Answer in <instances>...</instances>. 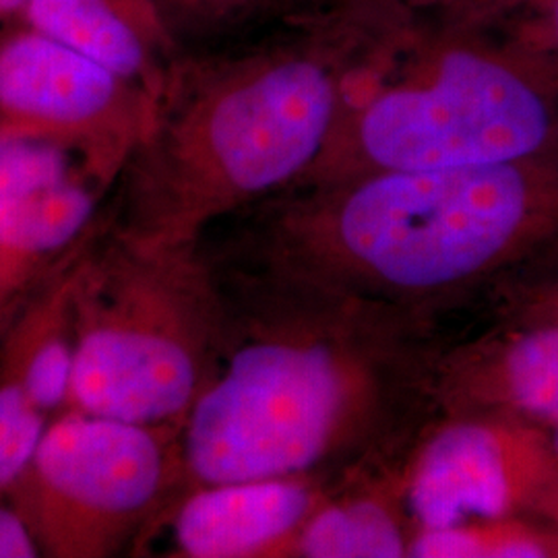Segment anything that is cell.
Here are the masks:
<instances>
[{
	"label": "cell",
	"mask_w": 558,
	"mask_h": 558,
	"mask_svg": "<svg viewBox=\"0 0 558 558\" xmlns=\"http://www.w3.org/2000/svg\"><path fill=\"white\" fill-rule=\"evenodd\" d=\"M89 236L36 281L0 333V377L17 385L50 418L64 412L71 391L75 288Z\"/></svg>",
	"instance_id": "cell-12"
},
{
	"label": "cell",
	"mask_w": 558,
	"mask_h": 558,
	"mask_svg": "<svg viewBox=\"0 0 558 558\" xmlns=\"http://www.w3.org/2000/svg\"><path fill=\"white\" fill-rule=\"evenodd\" d=\"M405 468L336 486L300 530L290 558L410 557L418 527L405 499Z\"/></svg>",
	"instance_id": "cell-14"
},
{
	"label": "cell",
	"mask_w": 558,
	"mask_h": 558,
	"mask_svg": "<svg viewBox=\"0 0 558 558\" xmlns=\"http://www.w3.org/2000/svg\"><path fill=\"white\" fill-rule=\"evenodd\" d=\"M156 96L40 29L0 27V131L60 141L119 180Z\"/></svg>",
	"instance_id": "cell-8"
},
{
	"label": "cell",
	"mask_w": 558,
	"mask_h": 558,
	"mask_svg": "<svg viewBox=\"0 0 558 558\" xmlns=\"http://www.w3.org/2000/svg\"><path fill=\"white\" fill-rule=\"evenodd\" d=\"M396 20L493 32L548 0H368Z\"/></svg>",
	"instance_id": "cell-17"
},
{
	"label": "cell",
	"mask_w": 558,
	"mask_h": 558,
	"mask_svg": "<svg viewBox=\"0 0 558 558\" xmlns=\"http://www.w3.org/2000/svg\"><path fill=\"white\" fill-rule=\"evenodd\" d=\"M418 530L472 521L558 527V453L548 428L500 414H439L405 468Z\"/></svg>",
	"instance_id": "cell-7"
},
{
	"label": "cell",
	"mask_w": 558,
	"mask_h": 558,
	"mask_svg": "<svg viewBox=\"0 0 558 558\" xmlns=\"http://www.w3.org/2000/svg\"><path fill=\"white\" fill-rule=\"evenodd\" d=\"M338 0H154L180 54L253 40L308 20Z\"/></svg>",
	"instance_id": "cell-15"
},
{
	"label": "cell",
	"mask_w": 558,
	"mask_h": 558,
	"mask_svg": "<svg viewBox=\"0 0 558 558\" xmlns=\"http://www.w3.org/2000/svg\"><path fill=\"white\" fill-rule=\"evenodd\" d=\"M439 414H500L550 424L558 418V325H502L449 338L440 352Z\"/></svg>",
	"instance_id": "cell-11"
},
{
	"label": "cell",
	"mask_w": 558,
	"mask_h": 558,
	"mask_svg": "<svg viewBox=\"0 0 558 558\" xmlns=\"http://www.w3.org/2000/svg\"><path fill=\"white\" fill-rule=\"evenodd\" d=\"M216 228L220 240L201 239L216 265L442 325L558 269V145L499 163L294 184Z\"/></svg>",
	"instance_id": "cell-2"
},
{
	"label": "cell",
	"mask_w": 558,
	"mask_h": 558,
	"mask_svg": "<svg viewBox=\"0 0 558 558\" xmlns=\"http://www.w3.org/2000/svg\"><path fill=\"white\" fill-rule=\"evenodd\" d=\"M117 180L60 141L0 131V311H15L36 281L98 223Z\"/></svg>",
	"instance_id": "cell-9"
},
{
	"label": "cell",
	"mask_w": 558,
	"mask_h": 558,
	"mask_svg": "<svg viewBox=\"0 0 558 558\" xmlns=\"http://www.w3.org/2000/svg\"><path fill=\"white\" fill-rule=\"evenodd\" d=\"M555 145L557 62L497 32L398 20L294 184L499 163Z\"/></svg>",
	"instance_id": "cell-4"
},
{
	"label": "cell",
	"mask_w": 558,
	"mask_h": 558,
	"mask_svg": "<svg viewBox=\"0 0 558 558\" xmlns=\"http://www.w3.org/2000/svg\"><path fill=\"white\" fill-rule=\"evenodd\" d=\"M40 548L20 513L4 500L0 502V558H36Z\"/></svg>",
	"instance_id": "cell-20"
},
{
	"label": "cell",
	"mask_w": 558,
	"mask_h": 558,
	"mask_svg": "<svg viewBox=\"0 0 558 558\" xmlns=\"http://www.w3.org/2000/svg\"><path fill=\"white\" fill-rule=\"evenodd\" d=\"M493 32L521 50L558 64V0L523 11Z\"/></svg>",
	"instance_id": "cell-19"
},
{
	"label": "cell",
	"mask_w": 558,
	"mask_h": 558,
	"mask_svg": "<svg viewBox=\"0 0 558 558\" xmlns=\"http://www.w3.org/2000/svg\"><path fill=\"white\" fill-rule=\"evenodd\" d=\"M221 341L220 281L201 242L96 230L81 253L64 410L180 430Z\"/></svg>",
	"instance_id": "cell-5"
},
{
	"label": "cell",
	"mask_w": 558,
	"mask_h": 558,
	"mask_svg": "<svg viewBox=\"0 0 558 558\" xmlns=\"http://www.w3.org/2000/svg\"><path fill=\"white\" fill-rule=\"evenodd\" d=\"M211 265L223 341L180 428L182 493L267 478L339 486L408 463L439 416L442 327L299 279Z\"/></svg>",
	"instance_id": "cell-1"
},
{
	"label": "cell",
	"mask_w": 558,
	"mask_h": 558,
	"mask_svg": "<svg viewBox=\"0 0 558 558\" xmlns=\"http://www.w3.org/2000/svg\"><path fill=\"white\" fill-rule=\"evenodd\" d=\"M184 490L179 428L64 410L48 424L7 502L40 557L140 555Z\"/></svg>",
	"instance_id": "cell-6"
},
{
	"label": "cell",
	"mask_w": 558,
	"mask_h": 558,
	"mask_svg": "<svg viewBox=\"0 0 558 558\" xmlns=\"http://www.w3.org/2000/svg\"><path fill=\"white\" fill-rule=\"evenodd\" d=\"M546 428H548V435H550V440L555 445V451L558 453V418L553 420L550 424H546Z\"/></svg>",
	"instance_id": "cell-22"
},
{
	"label": "cell",
	"mask_w": 558,
	"mask_h": 558,
	"mask_svg": "<svg viewBox=\"0 0 558 558\" xmlns=\"http://www.w3.org/2000/svg\"><path fill=\"white\" fill-rule=\"evenodd\" d=\"M385 32L375 7L338 0L259 38L180 54L117 180L110 228L147 242H199L292 186Z\"/></svg>",
	"instance_id": "cell-3"
},
{
	"label": "cell",
	"mask_w": 558,
	"mask_h": 558,
	"mask_svg": "<svg viewBox=\"0 0 558 558\" xmlns=\"http://www.w3.org/2000/svg\"><path fill=\"white\" fill-rule=\"evenodd\" d=\"M25 4L27 0H0V27L21 21Z\"/></svg>",
	"instance_id": "cell-21"
},
{
	"label": "cell",
	"mask_w": 558,
	"mask_h": 558,
	"mask_svg": "<svg viewBox=\"0 0 558 558\" xmlns=\"http://www.w3.org/2000/svg\"><path fill=\"white\" fill-rule=\"evenodd\" d=\"M13 315H15V311H13V313H2V311H0V333H2V329L7 327V323L11 320Z\"/></svg>",
	"instance_id": "cell-23"
},
{
	"label": "cell",
	"mask_w": 558,
	"mask_h": 558,
	"mask_svg": "<svg viewBox=\"0 0 558 558\" xmlns=\"http://www.w3.org/2000/svg\"><path fill=\"white\" fill-rule=\"evenodd\" d=\"M50 422L25 391L0 377V502L27 468Z\"/></svg>",
	"instance_id": "cell-16"
},
{
	"label": "cell",
	"mask_w": 558,
	"mask_h": 558,
	"mask_svg": "<svg viewBox=\"0 0 558 558\" xmlns=\"http://www.w3.org/2000/svg\"><path fill=\"white\" fill-rule=\"evenodd\" d=\"M493 308L502 325H558V269L500 294Z\"/></svg>",
	"instance_id": "cell-18"
},
{
	"label": "cell",
	"mask_w": 558,
	"mask_h": 558,
	"mask_svg": "<svg viewBox=\"0 0 558 558\" xmlns=\"http://www.w3.org/2000/svg\"><path fill=\"white\" fill-rule=\"evenodd\" d=\"M333 488L308 478L197 486L170 505L141 550L166 532L168 557L290 558L300 530Z\"/></svg>",
	"instance_id": "cell-10"
},
{
	"label": "cell",
	"mask_w": 558,
	"mask_h": 558,
	"mask_svg": "<svg viewBox=\"0 0 558 558\" xmlns=\"http://www.w3.org/2000/svg\"><path fill=\"white\" fill-rule=\"evenodd\" d=\"M21 21L106 64L156 98L180 57L154 0H27Z\"/></svg>",
	"instance_id": "cell-13"
}]
</instances>
